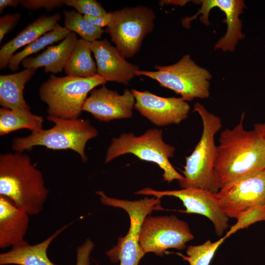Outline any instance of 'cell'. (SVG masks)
<instances>
[{
	"mask_svg": "<svg viewBox=\"0 0 265 265\" xmlns=\"http://www.w3.org/2000/svg\"><path fill=\"white\" fill-rule=\"evenodd\" d=\"M244 113L233 129L222 131L214 164L220 189L256 171L265 168V138L243 126Z\"/></svg>",
	"mask_w": 265,
	"mask_h": 265,
	"instance_id": "1",
	"label": "cell"
},
{
	"mask_svg": "<svg viewBox=\"0 0 265 265\" xmlns=\"http://www.w3.org/2000/svg\"><path fill=\"white\" fill-rule=\"evenodd\" d=\"M49 194L42 172L22 152L0 156V196L6 197L29 215L40 213Z\"/></svg>",
	"mask_w": 265,
	"mask_h": 265,
	"instance_id": "2",
	"label": "cell"
},
{
	"mask_svg": "<svg viewBox=\"0 0 265 265\" xmlns=\"http://www.w3.org/2000/svg\"><path fill=\"white\" fill-rule=\"evenodd\" d=\"M193 111L202 119L203 132L192 153L186 157L184 179L179 183L182 188L194 187L217 193L220 187L214 168L217 147L214 135L222 127L221 120L199 103L194 105Z\"/></svg>",
	"mask_w": 265,
	"mask_h": 265,
	"instance_id": "3",
	"label": "cell"
},
{
	"mask_svg": "<svg viewBox=\"0 0 265 265\" xmlns=\"http://www.w3.org/2000/svg\"><path fill=\"white\" fill-rule=\"evenodd\" d=\"M47 118L54 123L53 127L31 132L25 137H15L12 141V150L22 152L35 146L53 150L70 149L78 153L82 162H85L87 160L85 154L86 143L98 135L97 130L88 120L65 119L50 115Z\"/></svg>",
	"mask_w": 265,
	"mask_h": 265,
	"instance_id": "4",
	"label": "cell"
},
{
	"mask_svg": "<svg viewBox=\"0 0 265 265\" xmlns=\"http://www.w3.org/2000/svg\"><path fill=\"white\" fill-rule=\"evenodd\" d=\"M107 81L99 75L80 78L51 75L39 87L41 100L48 106V115L65 119H77L87 95Z\"/></svg>",
	"mask_w": 265,
	"mask_h": 265,
	"instance_id": "5",
	"label": "cell"
},
{
	"mask_svg": "<svg viewBox=\"0 0 265 265\" xmlns=\"http://www.w3.org/2000/svg\"><path fill=\"white\" fill-rule=\"evenodd\" d=\"M175 148L166 143L162 139V131L150 129L140 136L132 133H123L113 138L108 147L105 163L126 154H132L140 159L152 162L163 170V180L170 183L184 180V177L173 167L169 159L173 157Z\"/></svg>",
	"mask_w": 265,
	"mask_h": 265,
	"instance_id": "6",
	"label": "cell"
},
{
	"mask_svg": "<svg viewBox=\"0 0 265 265\" xmlns=\"http://www.w3.org/2000/svg\"><path fill=\"white\" fill-rule=\"evenodd\" d=\"M96 193L105 205L121 208L130 217V226L127 235L118 238L116 245L106 252L112 263L120 262V265H138L144 256L139 242V234L145 217L154 210H161L160 199L146 197L136 201H129L109 197L102 191Z\"/></svg>",
	"mask_w": 265,
	"mask_h": 265,
	"instance_id": "7",
	"label": "cell"
},
{
	"mask_svg": "<svg viewBox=\"0 0 265 265\" xmlns=\"http://www.w3.org/2000/svg\"><path fill=\"white\" fill-rule=\"evenodd\" d=\"M154 68L156 71L138 70L136 76L156 80L160 86L180 95L186 102L194 98H209L212 76L208 70L197 65L189 54L184 55L173 64L156 65Z\"/></svg>",
	"mask_w": 265,
	"mask_h": 265,
	"instance_id": "8",
	"label": "cell"
},
{
	"mask_svg": "<svg viewBox=\"0 0 265 265\" xmlns=\"http://www.w3.org/2000/svg\"><path fill=\"white\" fill-rule=\"evenodd\" d=\"M110 20L105 32L125 58L134 56L146 36L154 27L156 15L147 6L126 7L109 12Z\"/></svg>",
	"mask_w": 265,
	"mask_h": 265,
	"instance_id": "9",
	"label": "cell"
},
{
	"mask_svg": "<svg viewBox=\"0 0 265 265\" xmlns=\"http://www.w3.org/2000/svg\"><path fill=\"white\" fill-rule=\"evenodd\" d=\"M193 238L188 224L174 215L147 216L139 234L144 253L153 252L159 256L168 249H184L186 243Z\"/></svg>",
	"mask_w": 265,
	"mask_h": 265,
	"instance_id": "10",
	"label": "cell"
},
{
	"mask_svg": "<svg viewBox=\"0 0 265 265\" xmlns=\"http://www.w3.org/2000/svg\"><path fill=\"white\" fill-rule=\"evenodd\" d=\"M220 207L229 218H237L243 212L257 206L265 208V168L238 179L216 193Z\"/></svg>",
	"mask_w": 265,
	"mask_h": 265,
	"instance_id": "11",
	"label": "cell"
},
{
	"mask_svg": "<svg viewBox=\"0 0 265 265\" xmlns=\"http://www.w3.org/2000/svg\"><path fill=\"white\" fill-rule=\"evenodd\" d=\"M135 193L160 198L164 196L179 198L186 208V210L181 212L207 217L212 222L217 236H222L229 226V217L221 209L216 193L198 187H188L180 190L165 191H158L147 187Z\"/></svg>",
	"mask_w": 265,
	"mask_h": 265,
	"instance_id": "12",
	"label": "cell"
},
{
	"mask_svg": "<svg viewBox=\"0 0 265 265\" xmlns=\"http://www.w3.org/2000/svg\"><path fill=\"white\" fill-rule=\"evenodd\" d=\"M196 3L201 4L198 12L191 17L182 18V26L186 28L190 27L191 22L196 19L199 15L200 21L208 26L211 24L209 21V15L211 10L214 7L218 8L225 15L226 18L222 22L227 25V31L225 35L215 44V50H221L224 52H233L239 40H242L245 35L242 32V21L239 15L243 13L246 8L244 1L242 0H200Z\"/></svg>",
	"mask_w": 265,
	"mask_h": 265,
	"instance_id": "13",
	"label": "cell"
},
{
	"mask_svg": "<svg viewBox=\"0 0 265 265\" xmlns=\"http://www.w3.org/2000/svg\"><path fill=\"white\" fill-rule=\"evenodd\" d=\"M131 91L135 100L134 108L154 125L179 124L188 117L190 106L181 97H163L135 89Z\"/></svg>",
	"mask_w": 265,
	"mask_h": 265,
	"instance_id": "14",
	"label": "cell"
},
{
	"mask_svg": "<svg viewBox=\"0 0 265 265\" xmlns=\"http://www.w3.org/2000/svg\"><path fill=\"white\" fill-rule=\"evenodd\" d=\"M135 102L131 90L126 89L121 95L104 84L90 92V96L83 106L82 111L91 113L100 121L130 118L132 115Z\"/></svg>",
	"mask_w": 265,
	"mask_h": 265,
	"instance_id": "15",
	"label": "cell"
},
{
	"mask_svg": "<svg viewBox=\"0 0 265 265\" xmlns=\"http://www.w3.org/2000/svg\"><path fill=\"white\" fill-rule=\"evenodd\" d=\"M91 50L96 59L97 74L106 81L127 85L140 70L137 65L127 61L106 39L92 42Z\"/></svg>",
	"mask_w": 265,
	"mask_h": 265,
	"instance_id": "16",
	"label": "cell"
},
{
	"mask_svg": "<svg viewBox=\"0 0 265 265\" xmlns=\"http://www.w3.org/2000/svg\"><path fill=\"white\" fill-rule=\"evenodd\" d=\"M29 214L11 200L0 196V248L13 247L25 241Z\"/></svg>",
	"mask_w": 265,
	"mask_h": 265,
	"instance_id": "17",
	"label": "cell"
},
{
	"mask_svg": "<svg viewBox=\"0 0 265 265\" xmlns=\"http://www.w3.org/2000/svg\"><path fill=\"white\" fill-rule=\"evenodd\" d=\"M60 18L59 13L52 16L41 15L4 44L0 50V69L2 70L8 66L11 58L18 49L53 30Z\"/></svg>",
	"mask_w": 265,
	"mask_h": 265,
	"instance_id": "18",
	"label": "cell"
},
{
	"mask_svg": "<svg viewBox=\"0 0 265 265\" xmlns=\"http://www.w3.org/2000/svg\"><path fill=\"white\" fill-rule=\"evenodd\" d=\"M68 225L56 231L47 238L38 243L30 245L25 240L0 254V265H55L47 256V249L53 239Z\"/></svg>",
	"mask_w": 265,
	"mask_h": 265,
	"instance_id": "19",
	"label": "cell"
},
{
	"mask_svg": "<svg viewBox=\"0 0 265 265\" xmlns=\"http://www.w3.org/2000/svg\"><path fill=\"white\" fill-rule=\"evenodd\" d=\"M78 40L76 33L71 32L58 44L48 47L35 57L25 58L21 64L25 69L44 67L46 73H59L64 69Z\"/></svg>",
	"mask_w": 265,
	"mask_h": 265,
	"instance_id": "20",
	"label": "cell"
},
{
	"mask_svg": "<svg viewBox=\"0 0 265 265\" xmlns=\"http://www.w3.org/2000/svg\"><path fill=\"white\" fill-rule=\"evenodd\" d=\"M37 69H25L18 73L0 76V105L2 108L30 110L24 98L26 84L35 74Z\"/></svg>",
	"mask_w": 265,
	"mask_h": 265,
	"instance_id": "21",
	"label": "cell"
},
{
	"mask_svg": "<svg viewBox=\"0 0 265 265\" xmlns=\"http://www.w3.org/2000/svg\"><path fill=\"white\" fill-rule=\"evenodd\" d=\"M43 122L42 117L32 113L30 110L0 108V136L23 129L38 132L43 129Z\"/></svg>",
	"mask_w": 265,
	"mask_h": 265,
	"instance_id": "22",
	"label": "cell"
},
{
	"mask_svg": "<svg viewBox=\"0 0 265 265\" xmlns=\"http://www.w3.org/2000/svg\"><path fill=\"white\" fill-rule=\"evenodd\" d=\"M91 43L78 39L64 70L67 75L88 78L97 74V66L91 53Z\"/></svg>",
	"mask_w": 265,
	"mask_h": 265,
	"instance_id": "23",
	"label": "cell"
},
{
	"mask_svg": "<svg viewBox=\"0 0 265 265\" xmlns=\"http://www.w3.org/2000/svg\"><path fill=\"white\" fill-rule=\"evenodd\" d=\"M70 32L66 28L58 23L53 30L28 44L21 51L15 53L9 62V69L12 71H16L19 69L20 64L25 58L49 45L64 39Z\"/></svg>",
	"mask_w": 265,
	"mask_h": 265,
	"instance_id": "24",
	"label": "cell"
},
{
	"mask_svg": "<svg viewBox=\"0 0 265 265\" xmlns=\"http://www.w3.org/2000/svg\"><path fill=\"white\" fill-rule=\"evenodd\" d=\"M63 13L64 27L84 40L92 43L100 39L105 32V30L89 23L75 10H64Z\"/></svg>",
	"mask_w": 265,
	"mask_h": 265,
	"instance_id": "25",
	"label": "cell"
},
{
	"mask_svg": "<svg viewBox=\"0 0 265 265\" xmlns=\"http://www.w3.org/2000/svg\"><path fill=\"white\" fill-rule=\"evenodd\" d=\"M226 238L224 236L214 242L208 240L201 244L190 245L187 248L186 255L181 253L177 254L190 265H210L216 250Z\"/></svg>",
	"mask_w": 265,
	"mask_h": 265,
	"instance_id": "26",
	"label": "cell"
},
{
	"mask_svg": "<svg viewBox=\"0 0 265 265\" xmlns=\"http://www.w3.org/2000/svg\"><path fill=\"white\" fill-rule=\"evenodd\" d=\"M237 222L232 225L225 235L227 238L238 231L247 228L259 221H265V208L257 206L250 208L239 214Z\"/></svg>",
	"mask_w": 265,
	"mask_h": 265,
	"instance_id": "27",
	"label": "cell"
},
{
	"mask_svg": "<svg viewBox=\"0 0 265 265\" xmlns=\"http://www.w3.org/2000/svg\"><path fill=\"white\" fill-rule=\"evenodd\" d=\"M65 4L73 7L81 14L91 17L104 16L108 13L95 0H64Z\"/></svg>",
	"mask_w": 265,
	"mask_h": 265,
	"instance_id": "28",
	"label": "cell"
},
{
	"mask_svg": "<svg viewBox=\"0 0 265 265\" xmlns=\"http://www.w3.org/2000/svg\"><path fill=\"white\" fill-rule=\"evenodd\" d=\"M64 4V0H20V5L25 8L31 10L44 8L48 11L61 7Z\"/></svg>",
	"mask_w": 265,
	"mask_h": 265,
	"instance_id": "29",
	"label": "cell"
},
{
	"mask_svg": "<svg viewBox=\"0 0 265 265\" xmlns=\"http://www.w3.org/2000/svg\"><path fill=\"white\" fill-rule=\"evenodd\" d=\"M21 14L20 13L7 14L0 18V42L18 24Z\"/></svg>",
	"mask_w": 265,
	"mask_h": 265,
	"instance_id": "30",
	"label": "cell"
},
{
	"mask_svg": "<svg viewBox=\"0 0 265 265\" xmlns=\"http://www.w3.org/2000/svg\"><path fill=\"white\" fill-rule=\"evenodd\" d=\"M94 243L89 239L77 249L76 265H90V255L94 248Z\"/></svg>",
	"mask_w": 265,
	"mask_h": 265,
	"instance_id": "31",
	"label": "cell"
},
{
	"mask_svg": "<svg viewBox=\"0 0 265 265\" xmlns=\"http://www.w3.org/2000/svg\"><path fill=\"white\" fill-rule=\"evenodd\" d=\"M84 19L92 25L102 28L107 26L110 20V14L108 12L104 16L91 17L83 15Z\"/></svg>",
	"mask_w": 265,
	"mask_h": 265,
	"instance_id": "32",
	"label": "cell"
},
{
	"mask_svg": "<svg viewBox=\"0 0 265 265\" xmlns=\"http://www.w3.org/2000/svg\"><path fill=\"white\" fill-rule=\"evenodd\" d=\"M19 0H0V12L2 13L4 8L7 7H17L20 5Z\"/></svg>",
	"mask_w": 265,
	"mask_h": 265,
	"instance_id": "33",
	"label": "cell"
},
{
	"mask_svg": "<svg viewBox=\"0 0 265 265\" xmlns=\"http://www.w3.org/2000/svg\"><path fill=\"white\" fill-rule=\"evenodd\" d=\"M190 1L189 0H159V5L160 6H162L165 4L168 5V4H174V5H178L180 6H184L186 4L187 2Z\"/></svg>",
	"mask_w": 265,
	"mask_h": 265,
	"instance_id": "34",
	"label": "cell"
},
{
	"mask_svg": "<svg viewBox=\"0 0 265 265\" xmlns=\"http://www.w3.org/2000/svg\"><path fill=\"white\" fill-rule=\"evenodd\" d=\"M254 129L265 138V123L255 124Z\"/></svg>",
	"mask_w": 265,
	"mask_h": 265,
	"instance_id": "35",
	"label": "cell"
}]
</instances>
